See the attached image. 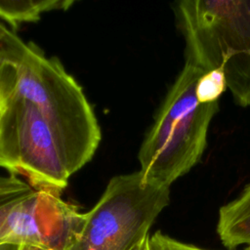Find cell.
<instances>
[{
  "mask_svg": "<svg viewBox=\"0 0 250 250\" xmlns=\"http://www.w3.org/2000/svg\"><path fill=\"white\" fill-rule=\"evenodd\" d=\"M0 26H1V23H0Z\"/></svg>",
  "mask_w": 250,
  "mask_h": 250,
  "instance_id": "15",
  "label": "cell"
},
{
  "mask_svg": "<svg viewBox=\"0 0 250 250\" xmlns=\"http://www.w3.org/2000/svg\"><path fill=\"white\" fill-rule=\"evenodd\" d=\"M174 10L186 62L221 72L234 102L250 105V1L184 0Z\"/></svg>",
  "mask_w": 250,
  "mask_h": 250,
  "instance_id": "3",
  "label": "cell"
},
{
  "mask_svg": "<svg viewBox=\"0 0 250 250\" xmlns=\"http://www.w3.org/2000/svg\"><path fill=\"white\" fill-rule=\"evenodd\" d=\"M227 89L224 75L219 71L204 72L196 85L197 98L202 103L219 102V98Z\"/></svg>",
  "mask_w": 250,
  "mask_h": 250,
  "instance_id": "10",
  "label": "cell"
},
{
  "mask_svg": "<svg viewBox=\"0 0 250 250\" xmlns=\"http://www.w3.org/2000/svg\"><path fill=\"white\" fill-rule=\"evenodd\" d=\"M131 250H152L150 245V236H146L141 242L135 245Z\"/></svg>",
  "mask_w": 250,
  "mask_h": 250,
  "instance_id": "12",
  "label": "cell"
},
{
  "mask_svg": "<svg viewBox=\"0 0 250 250\" xmlns=\"http://www.w3.org/2000/svg\"><path fill=\"white\" fill-rule=\"evenodd\" d=\"M83 218L78 208L60 195L35 190L21 206L12 246H37L67 250Z\"/></svg>",
  "mask_w": 250,
  "mask_h": 250,
  "instance_id": "6",
  "label": "cell"
},
{
  "mask_svg": "<svg viewBox=\"0 0 250 250\" xmlns=\"http://www.w3.org/2000/svg\"><path fill=\"white\" fill-rule=\"evenodd\" d=\"M0 77L6 95L30 104L53 130L70 175L94 156L101 130L81 86L57 58H47L1 23Z\"/></svg>",
  "mask_w": 250,
  "mask_h": 250,
  "instance_id": "1",
  "label": "cell"
},
{
  "mask_svg": "<svg viewBox=\"0 0 250 250\" xmlns=\"http://www.w3.org/2000/svg\"><path fill=\"white\" fill-rule=\"evenodd\" d=\"M6 97L0 116V167L35 190L61 196L71 175L53 130L30 104Z\"/></svg>",
  "mask_w": 250,
  "mask_h": 250,
  "instance_id": "5",
  "label": "cell"
},
{
  "mask_svg": "<svg viewBox=\"0 0 250 250\" xmlns=\"http://www.w3.org/2000/svg\"><path fill=\"white\" fill-rule=\"evenodd\" d=\"M6 101H7V97H6V94L2 85V81H1V77H0V116L4 110Z\"/></svg>",
  "mask_w": 250,
  "mask_h": 250,
  "instance_id": "13",
  "label": "cell"
},
{
  "mask_svg": "<svg viewBox=\"0 0 250 250\" xmlns=\"http://www.w3.org/2000/svg\"><path fill=\"white\" fill-rule=\"evenodd\" d=\"M73 4L71 0H0V21L17 29L22 23L39 21L44 13L67 10Z\"/></svg>",
  "mask_w": 250,
  "mask_h": 250,
  "instance_id": "9",
  "label": "cell"
},
{
  "mask_svg": "<svg viewBox=\"0 0 250 250\" xmlns=\"http://www.w3.org/2000/svg\"><path fill=\"white\" fill-rule=\"evenodd\" d=\"M16 250H51L43 247H37V246H19L16 248Z\"/></svg>",
  "mask_w": 250,
  "mask_h": 250,
  "instance_id": "14",
  "label": "cell"
},
{
  "mask_svg": "<svg viewBox=\"0 0 250 250\" xmlns=\"http://www.w3.org/2000/svg\"><path fill=\"white\" fill-rule=\"evenodd\" d=\"M204 71L187 62L170 87L138 153L147 182L169 187L196 165L219 102L202 103L196 85Z\"/></svg>",
  "mask_w": 250,
  "mask_h": 250,
  "instance_id": "2",
  "label": "cell"
},
{
  "mask_svg": "<svg viewBox=\"0 0 250 250\" xmlns=\"http://www.w3.org/2000/svg\"><path fill=\"white\" fill-rule=\"evenodd\" d=\"M150 245L152 250H207L198 246L179 241L171 236L156 231L150 236ZM244 250H250V246H247Z\"/></svg>",
  "mask_w": 250,
  "mask_h": 250,
  "instance_id": "11",
  "label": "cell"
},
{
  "mask_svg": "<svg viewBox=\"0 0 250 250\" xmlns=\"http://www.w3.org/2000/svg\"><path fill=\"white\" fill-rule=\"evenodd\" d=\"M217 232L229 250L239 245L250 246V185L238 197L220 208Z\"/></svg>",
  "mask_w": 250,
  "mask_h": 250,
  "instance_id": "7",
  "label": "cell"
},
{
  "mask_svg": "<svg viewBox=\"0 0 250 250\" xmlns=\"http://www.w3.org/2000/svg\"><path fill=\"white\" fill-rule=\"evenodd\" d=\"M35 189L15 176H0V248L12 246L19 210Z\"/></svg>",
  "mask_w": 250,
  "mask_h": 250,
  "instance_id": "8",
  "label": "cell"
},
{
  "mask_svg": "<svg viewBox=\"0 0 250 250\" xmlns=\"http://www.w3.org/2000/svg\"><path fill=\"white\" fill-rule=\"evenodd\" d=\"M170 202V188L140 171L111 178L96 205L83 213L67 250H131Z\"/></svg>",
  "mask_w": 250,
  "mask_h": 250,
  "instance_id": "4",
  "label": "cell"
}]
</instances>
